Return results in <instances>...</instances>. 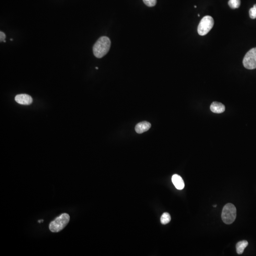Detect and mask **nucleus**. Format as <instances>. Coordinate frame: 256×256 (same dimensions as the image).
<instances>
[{"instance_id": "13", "label": "nucleus", "mask_w": 256, "mask_h": 256, "mask_svg": "<svg viewBox=\"0 0 256 256\" xmlns=\"http://www.w3.org/2000/svg\"><path fill=\"white\" fill-rule=\"evenodd\" d=\"M249 16L252 19L256 18V4L253 6L252 8H250L249 11Z\"/></svg>"}, {"instance_id": "19", "label": "nucleus", "mask_w": 256, "mask_h": 256, "mask_svg": "<svg viewBox=\"0 0 256 256\" xmlns=\"http://www.w3.org/2000/svg\"><path fill=\"white\" fill-rule=\"evenodd\" d=\"M11 41H12V40H13V39H12V38H11Z\"/></svg>"}, {"instance_id": "15", "label": "nucleus", "mask_w": 256, "mask_h": 256, "mask_svg": "<svg viewBox=\"0 0 256 256\" xmlns=\"http://www.w3.org/2000/svg\"><path fill=\"white\" fill-rule=\"evenodd\" d=\"M5 38H6V35L2 31H1L0 32V41L1 42H3V41L5 40Z\"/></svg>"}, {"instance_id": "17", "label": "nucleus", "mask_w": 256, "mask_h": 256, "mask_svg": "<svg viewBox=\"0 0 256 256\" xmlns=\"http://www.w3.org/2000/svg\"><path fill=\"white\" fill-rule=\"evenodd\" d=\"M95 69H98V68H97V67H96Z\"/></svg>"}, {"instance_id": "5", "label": "nucleus", "mask_w": 256, "mask_h": 256, "mask_svg": "<svg viewBox=\"0 0 256 256\" xmlns=\"http://www.w3.org/2000/svg\"><path fill=\"white\" fill-rule=\"evenodd\" d=\"M243 64L248 69H256V48L250 49L246 54L243 60Z\"/></svg>"}, {"instance_id": "12", "label": "nucleus", "mask_w": 256, "mask_h": 256, "mask_svg": "<svg viewBox=\"0 0 256 256\" xmlns=\"http://www.w3.org/2000/svg\"><path fill=\"white\" fill-rule=\"evenodd\" d=\"M228 4L232 9H237L241 5V0H229Z\"/></svg>"}, {"instance_id": "14", "label": "nucleus", "mask_w": 256, "mask_h": 256, "mask_svg": "<svg viewBox=\"0 0 256 256\" xmlns=\"http://www.w3.org/2000/svg\"><path fill=\"white\" fill-rule=\"evenodd\" d=\"M143 1L148 7H153L156 3V0H143Z\"/></svg>"}, {"instance_id": "2", "label": "nucleus", "mask_w": 256, "mask_h": 256, "mask_svg": "<svg viewBox=\"0 0 256 256\" xmlns=\"http://www.w3.org/2000/svg\"><path fill=\"white\" fill-rule=\"evenodd\" d=\"M70 220V216L67 213H63L51 222L49 228L51 232L58 233L65 228Z\"/></svg>"}, {"instance_id": "8", "label": "nucleus", "mask_w": 256, "mask_h": 256, "mask_svg": "<svg viewBox=\"0 0 256 256\" xmlns=\"http://www.w3.org/2000/svg\"><path fill=\"white\" fill-rule=\"evenodd\" d=\"M172 181L176 188L182 190L185 187V183L182 177L177 174H175L172 177Z\"/></svg>"}, {"instance_id": "3", "label": "nucleus", "mask_w": 256, "mask_h": 256, "mask_svg": "<svg viewBox=\"0 0 256 256\" xmlns=\"http://www.w3.org/2000/svg\"><path fill=\"white\" fill-rule=\"evenodd\" d=\"M236 217V209L232 203H227L224 206L222 213L223 222L227 224L233 223Z\"/></svg>"}, {"instance_id": "6", "label": "nucleus", "mask_w": 256, "mask_h": 256, "mask_svg": "<svg viewBox=\"0 0 256 256\" xmlns=\"http://www.w3.org/2000/svg\"><path fill=\"white\" fill-rule=\"evenodd\" d=\"M15 100L18 104L23 105H29L33 103V99L29 95L20 94L15 97Z\"/></svg>"}, {"instance_id": "18", "label": "nucleus", "mask_w": 256, "mask_h": 256, "mask_svg": "<svg viewBox=\"0 0 256 256\" xmlns=\"http://www.w3.org/2000/svg\"><path fill=\"white\" fill-rule=\"evenodd\" d=\"M195 8H197V6H195Z\"/></svg>"}, {"instance_id": "7", "label": "nucleus", "mask_w": 256, "mask_h": 256, "mask_svg": "<svg viewBox=\"0 0 256 256\" xmlns=\"http://www.w3.org/2000/svg\"><path fill=\"white\" fill-rule=\"evenodd\" d=\"M151 127V124L147 121H142L136 125L135 131L137 133L141 134L149 130Z\"/></svg>"}, {"instance_id": "4", "label": "nucleus", "mask_w": 256, "mask_h": 256, "mask_svg": "<svg viewBox=\"0 0 256 256\" xmlns=\"http://www.w3.org/2000/svg\"><path fill=\"white\" fill-rule=\"evenodd\" d=\"M214 25V20L210 16H205L201 20L198 26V33L201 36H204L211 30Z\"/></svg>"}, {"instance_id": "20", "label": "nucleus", "mask_w": 256, "mask_h": 256, "mask_svg": "<svg viewBox=\"0 0 256 256\" xmlns=\"http://www.w3.org/2000/svg\"><path fill=\"white\" fill-rule=\"evenodd\" d=\"M3 42H6V41H5V40H4V41H3Z\"/></svg>"}, {"instance_id": "11", "label": "nucleus", "mask_w": 256, "mask_h": 256, "mask_svg": "<svg viewBox=\"0 0 256 256\" xmlns=\"http://www.w3.org/2000/svg\"><path fill=\"white\" fill-rule=\"evenodd\" d=\"M171 221V216L168 212H164L162 215L161 222L162 224H166Z\"/></svg>"}, {"instance_id": "1", "label": "nucleus", "mask_w": 256, "mask_h": 256, "mask_svg": "<svg viewBox=\"0 0 256 256\" xmlns=\"http://www.w3.org/2000/svg\"><path fill=\"white\" fill-rule=\"evenodd\" d=\"M111 42L107 37H100L93 46V53L95 57L101 59L107 54L110 49Z\"/></svg>"}, {"instance_id": "9", "label": "nucleus", "mask_w": 256, "mask_h": 256, "mask_svg": "<svg viewBox=\"0 0 256 256\" xmlns=\"http://www.w3.org/2000/svg\"><path fill=\"white\" fill-rule=\"evenodd\" d=\"M210 109L213 113L216 114H221L225 111V106L222 103L214 102L211 105Z\"/></svg>"}, {"instance_id": "16", "label": "nucleus", "mask_w": 256, "mask_h": 256, "mask_svg": "<svg viewBox=\"0 0 256 256\" xmlns=\"http://www.w3.org/2000/svg\"><path fill=\"white\" fill-rule=\"evenodd\" d=\"M216 206H217V205H213V207H216Z\"/></svg>"}, {"instance_id": "10", "label": "nucleus", "mask_w": 256, "mask_h": 256, "mask_svg": "<svg viewBox=\"0 0 256 256\" xmlns=\"http://www.w3.org/2000/svg\"><path fill=\"white\" fill-rule=\"evenodd\" d=\"M248 245V242L247 241H243L238 242L236 246L237 253L238 254H242L243 253L245 248Z\"/></svg>"}]
</instances>
